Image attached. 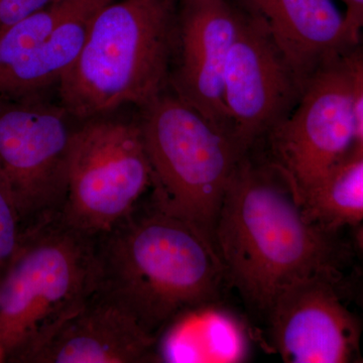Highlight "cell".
<instances>
[{"mask_svg": "<svg viewBox=\"0 0 363 363\" xmlns=\"http://www.w3.org/2000/svg\"><path fill=\"white\" fill-rule=\"evenodd\" d=\"M352 78L354 96L355 140L347 159L363 156V40L343 54ZM345 160V161H346Z\"/></svg>", "mask_w": 363, "mask_h": 363, "instance_id": "obj_17", "label": "cell"}, {"mask_svg": "<svg viewBox=\"0 0 363 363\" xmlns=\"http://www.w3.org/2000/svg\"><path fill=\"white\" fill-rule=\"evenodd\" d=\"M243 9L224 70L223 105L231 135L247 155L289 116L303 89L266 26Z\"/></svg>", "mask_w": 363, "mask_h": 363, "instance_id": "obj_9", "label": "cell"}, {"mask_svg": "<svg viewBox=\"0 0 363 363\" xmlns=\"http://www.w3.org/2000/svg\"><path fill=\"white\" fill-rule=\"evenodd\" d=\"M313 223L335 233L363 222V156L348 159L333 169L302 205Z\"/></svg>", "mask_w": 363, "mask_h": 363, "instance_id": "obj_15", "label": "cell"}, {"mask_svg": "<svg viewBox=\"0 0 363 363\" xmlns=\"http://www.w3.org/2000/svg\"><path fill=\"white\" fill-rule=\"evenodd\" d=\"M359 304H360V306H362V309L363 311V288H362V292H360V295H359Z\"/></svg>", "mask_w": 363, "mask_h": 363, "instance_id": "obj_22", "label": "cell"}, {"mask_svg": "<svg viewBox=\"0 0 363 363\" xmlns=\"http://www.w3.org/2000/svg\"><path fill=\"white\" fill-rule=\"evenodd\" d=\"M152 169L140 123L111 117L81 123L62 217L96 236L109 230L145 199Z\"/></svg>", "mask_w": 363, "mask_h": 363, "instance_id": "obj_6", "label": "cell"}, {"mask_svg": "<svg viewBox=\"0 0 363 363\" xmlns=\"http://www.w3.org/2000/svg\"><path fill=\"white\" fill-rule=\"evenodd\" d=\"M177 0H112L59 82L61 105L79 123L126 104L143 107L164 91Z\"/></svg>", "mask_w": 363, "mask_h": 363, "instance_id": "obj_3", "label": "cell"}, {"mask_svg": "<svg viewBox=\"0 0 363 363\" xmlns=\"http://www.w3.org/2000/svg\"><path fill=\"white\" fill-rule=\"evenodd\" d=\"M21 233L20 215L11 194L0 180V279L18 250Z\"/></svg>", "mask_w": 363, "mask_h": 363, "instance_id": "obj_16", "label": "cell"}, {"mask_svg": "<svg viewBox=\"0 0 363 363\" xmlns=\"http://www.w3.org/2000/svg\"><path fill=\"white\" fill-rule=\"evenodd\" d=\"M343 54L309 79L292 111L264 138L269 161L281 172L301 206L347 159L354 143L352 78Z\"/></svg>", "mask_w": 363, "mask_h": 363, "instance_id": "obj_7", "label": "cell"}, {"mask_svg": "<svg viewBox=\"0 0 363 363\" xmlns=\"http://www.w3.org/2000/svg\"><path fill=\"white\" fill-rule=\"evenodd\" d=\"M52 0H0V32L44 9Z\"/></svg>", "mask_w": 363, "mask_h": 363, "instance_id": "obj_18", "label": "cell"}, {"mask_svg": "<svg viewBox=\"0 0 363 363\" xmlns=\"http://www.w3.org/2000/svg\"><path fill=\"white\" fill-rule=\"evenodd\" d=\"M96 286L95 236L62 215L25 229L0 279V345L7 362H32Z\"/></svg>", "mask_w": 363, "mask_h": 363, "instance_id": "obj_4", "label": "cell"}, {"mask_svg": "<svg viewBox=\"0 0 363 363\" xmlns=\"http://www.w3.org/2000/svg\"><path fill=\"white\" fill-rule=\"evenodd\" d=\"M140 130L152 169L150 198L214 243L226 189L245 156L233 135L175 93L142 107Z\"/></svg>", "mask_w": 363, "mask_h": 363, "instance_id": "obj_5", "label": "cell"}, {"mask_svg": "<svg viewBox=\"0 0 363 363\" xmlns=\"http://www.w3.org/2000/svg\"><path fill=\"white\" fill-rule=\"evenodd\" d=\"M333 234L307 218L269 159L248 152L226 189L214 242L226 281L266 316L284 291L316 274L338 276Z\"/></svg>", "mask_w": 363, "mask_h": 363, "instance_id": "obj_1", "label": "cell"}, {"mask_svg": "<svg viewBox=\"0 0 363 363\" xmlns=\"http://www.w3.org/2000/svg\"><path fill=\"white\" fill-rule=\"evenodd\" d=\"M243 14L238 0H177L173 92L230 135L223 105L224 70Z\"/></svg>", "mask_w": 363, "mask_h": 363, "instance_id": "obj_11", "label": "cell"}, {"mask_svg": "<svg viewBox=\"0 0 363 363\" xmlns=\"http://www.w3.org/2000/svg\"><path fill=\"white\" fill-rule=\"evenodd\" d=\"M214 304L190 310L198 329L188 326L177 317L160 334L156 362H236L243 357L242 339L226 313Z\"/></svg>", "mask_w": 363, "mask_h": 363, "instance_id": "obj_14", "label": "cell"}, {"mask_svg": "<svg viewBox=\"0 0 363 363\" xmlns=\"http://www.w3.org/2000/svg\"><path fill=\"white\" fill-rule=\"evenodd\" d=\"M259 18L301 85L358 38L332 0H238Z\"/></svg>", "mask_w": 363, "mask_h": 363, "instance_id": "obj_12", "label": "cell"}, {"mask_svg": "<svg viewBox=\"0 0 363 363\" xmlns=\"http://www.w3.org/2000/svg\"><path fill=\"white\" fill-rule=\"evenodd\" d=\"M157 338L96 292L33 357V363L156 362Z\"/></svg>", "mask_w": 363, "mask_h": 363, "instance_id": "obj_13", "label": "cell"}, {"mask_svg": "<svg viewBox=\"0 0 363 363\" xmlns=\"http://www.w3.org/2000/svg\"><path fill=\"white\" fill-rule=\"evenodd\" d=\"M63 106L0 100V180L23 231L62 214L79 125Z\"/></svg>", "mask_w": 363, "mask_h": 363, "instance_id": "obj_8", "label": "cell"}, {"mask_svg": "<svg viewBox=\"0 0 363 363\" xmlns=\"http://www.w3.org/2000/svg\"><path fill=\"white\" fill-rule=\"evenodd\" d=\"M1 362H7V357L6 350L0 345V363Z\"/></svg>", "mask_w": 363, "mask_h": 363, "instance_id": "obj_21", "label": "cell"}, {"mask_svg": "<svg viewBox=\"0 0 363 363\" xmlns=\"http://www.w3.org/2000/svg\"><path fill=\"white\" fill-rule=\"evenodd\" d=\"M96 293L159 337L183 313L214 304L226 281L214 243L150 196L95 236Z\"/></svg>", "mask_w": 363, "mask_h": 363, "instance_id": "obj_2", "label": "cell"}, {"mask_svg": "<svg viewBox=\"0 0 363 363\" xmlns=\"http://www.w3.org/2000/svg\"><path fill=\"white\" fill-rule=\"evenodd\" d=\"M338 276L316 274L284 291L266 315L274 350L289 363H350L362 357V324L337 291Z\"/></svg>", "mask_w": 363, "mask_h": 363, "instance_id": "obj_10", "label": "cell"}, {"mask_svg": "<svg viewBox=\"0 0 363 363\" xmlns=\"http://www.w3.org/2000/svg\"><path fill=\"white\" fill-rule=\"evenodd\" d=\"M354 247L363 255V222L357 226V231L354 233Z\"/></svg>", "mask_w": 363, "mask_h": 363, "instance_id": "obj_20", "label": "cell"}, {"mask_svg": "<svg viewBox=\"0 0 363 363\" xmlns=\"http://www.w3.org/2000/svg\"><path fill=\"white\" fill-rule=\"evenodd\" d=\"M346 6V21L352 32L362 39L363 35V0H342Z\"/></svg>", "mask_w": 363, "mask_h": 363, "instance_id": "obj_19", "label": "cell"}]
</instances>
